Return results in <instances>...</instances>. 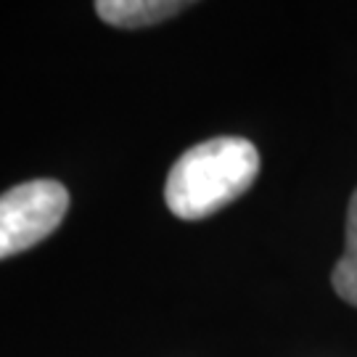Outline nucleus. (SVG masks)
Returning a JSON list of instances; mask_svg holds the SVG:
<instances>
[{
  "instance_id": "obj_4",
  "label": "nucleus",
  "mask_w": 357,
  "mask_h": 357,
  "mask_svg": "<svg viewBox=\"0 0 357 357\" xmlns=\"http://www.w3.org/2000/svg\"><path fill=\"white\" fill-rule=\"evenodd\" d=\"M331 283L336 294L357 307V191L349 199V209H347V241L344 255L336 262L331 275Z\"/></svg>"
},
{
  "instance_id": "obj_1",
  "label": "nucleus",
  "mask_w": 357,
  "mask_h": 357,
  "mask_svg": "<svg viewBox=\"0 0 357 357\" xmlns=\"http://www.w3.org/2000/svg\"><path fill=\"white\" fill-rule=\"evenodd\" d=\"M259 172V153L246 138H212L180 156L167 175L165 202L180 220H204L246 193Z\"/></svg>"
},
{
  "instance_id": "obj_2",
  "label": "nucleus",
  "mask_w": 357,
  "mask_h": 357,
  "mask_svg": "<svg viewBox=\"0 0 357 357\" xmlns=\"http://www.w3.org/2000/svg\"><path fill=\"white\" fill-rule=\"evenodd\" d=\"M69 191L56 180H29L0 196V259L32 249L61 225Z\"/></svg>"
},
{
  "instance_id": "obj_3",
  "label": "nucleus",
  "mask_w": 357,
  "mask_h": 357,
  "mask_svg": "<svg viewBox=\"0 0 357 357\" xmlns=\"http://www.w3.org/2000/svg\"><path fill=\"white\" fill-rule=\"evenodd\" d=\"M185 3L178 0H101L96 3V13L106 24L122 26V29H138V26L159 24L165 19L178 16Z\"/></svg>"
}]
</instances>
